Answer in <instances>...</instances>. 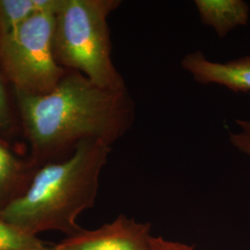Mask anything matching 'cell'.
Returning a JSON list of instances; mask_svg holds the SVG:
<instances>
[{
    "label": "cell",
    "mask_w": 250,
    "mask_h": 250,
    "mask_svg": "<svg viewBox=\"0 0 250 250\" xmlns=\"http://www.w3.org/2000/svg\"><path fill=\"white\" fill-rule=\"evenodd\" d=\"M55 12H43L0 36V62L13 89L45 95L67 72L57 62L53 49Z\"/></svg>",
    "instance_id": "4"
},
{
    "label": "cell",
    "mask_w": 250,
    "mask_h": 250,
    "mask_svg": "<svg viewBox=\"0 0 250 250\" xmlns=\"http://www.w3.org/2000/svg\"><path fill=\"white\" fill-rule=\"evenodd\" d=\"M60 3L61 0H0V36L37 14L56 12Z\"/></svg>",
    "instance_id": "9"
},
{
    "label": "cell",
    "mask_w": 250,
    "mask_h": 250,
    "mask_svg": "<svg viewBox=\"0 0 250 250\" xmlns=\"http://www.w3.org/2000/svg\"><path fill=\"white\" fill-rule=\"evenodd\" d=\"M55 245L28 234L0 218V250H55Z\"/></svg>",
    "instance_id": "11"
},
{
    "label": "cell",
    "mask_w": 250,
    "mask_h": 250,
    "mask_svg": "<svg viewBox=\"0 0 250 250\" xmlns=\"http://www.w3.org/2000/svg\"><path fill=\"white\" fill-rule=\"evenodd\" d=\"M242 153H244V154H247V155H249V156L250 157V149H246V150L242 151Z\"/></svg>",
    "instance_id": "14"
},
{
    "label": "cell",
    "mask_w": 250,
    "mask_h": 250,
    "mask_svg": "<svg viewBox=\"0 0 250 250\" xmlns=\"http://www.w3.org/2000/svg\"><path fill=\"white\" fill-rule=\"evenodd\" d=\"M21 135L14 89L0 62V138L11 143Z\"/></svg>",
    "instance_id": "10"
},
{
    "label": "cell",
    "mask_w": 250,
    "mask_h": 250,
    "mask_svg": "<svg viewBox=\"0 0 250 250\" xmlns=\"http://www.w3.org/2000/svg\"><path fill=\"white\" fill-rule=\"evenodd\" d=\"M151 250H195L192 247L179 242L168 241L161 236L152 238Z\"/></svg>",
    "instance_id": "13"
},
{
    "label": "cell",
    "mask_w": 250,
    "mask_h": 250,
    "mask_svg": "<svg viewBox=\"0 0 250 250\" xmlns=\"http://www.w3.org/2000/svg\"><path fill=\"white\" fill-rule=\"evenodd\" d=\"M110 152L106 144L88 140L69 159L39 168L26 192L0 210V218L35 236L50 230L68 236L81 232L77 218L95 204Z\"/></svg>",
    "instance_id": "2"
},
{
    "label": "cell",
    "mask_w": 250,
    "mask_h": 250,
    "mask_svg": "<svg viewBox=\"0 0 250 250\" xmlns=\"http://www.w3.org/2000/svg\"><path fill=\"white\" fill-rule=\"evenodd\" d=\"M181 66L199 84H218L234 93H250V55L216 62L208 60L203 51L197 50L187 54Z\"/></svg>",
    "instance_id": "6"
},
{
    "label": "cell",
    "mask_w": 250,
    "mask_h": 250,
    "mask_svg": "<svg viewBox=\"0 0 250 250\" xmlns=\"http://www.w3.org/2000/svg\"><path fill=\"white\" fill-rule=\"evenodd\" d=\"M151 225L120 215L96 230L77 232L55 245V250H151Z\"/></svg>",
    "instance_id": "5"
},
{
    "label": "cell",
    "mask_w": 250,
    "mask_h": 250,
    "mask_svg": "<svg viewBox=\"0 0 250 250\" xmlns=\"http://www.w3.org/2000/svg\"><path fill=\"white\" fill-rule=\"evenodd\" d=\"M14 96L29 156L39 168L69 159L84 141L111 146L131 130L136 116L127 87H101L76 71L67 70L45 95L14 90Z\"/></svg>",
    "instance_id": "1"
},
{
    "label": "cell",
    "mask_w": 250,
    "mask_h": 250,
    "mask_svg": "<svg viewBox=\"0 0 250 250\" xmlns=\"http://www.w3.org/2000/svg\"><path fill=\"white\" fill-rule=\"evenodd\" d=\"M121 0H61L55 12L54 56L66 70L83 73L101 87H127L112 61L108 16Z\"/></svg>",
    "instance_id": "3"
},
{
    "label": "cell",
    "mask_w": 250,
    "mask_h": 250,
    "mask_svg": "<svg viewBox=\"0 0 250 250\" xmlns=\"http://www.w3.org/2000/svg\"><path fill=\"white\" fill-rule=\"evenodd\" d=\"M38 169L30 156L21 157L0 138V210L26 192Z\"/></svg>",
    "instance_id": "7"
},
{
    "label": "cell",
    "mask_w": 250,
    "mask_h": 250,
    "mask_svg": "<svg viewBox=\"0 0 250 250\" xmlns=\"http://www.w3.org/2000/svg\"><path fill=\"white\" fill-rule=\"evenodd\" d=\"M236 125L240 128L239 133H229V140L239 151L250 149V121L236 120Z\"/></svg>",
    "instance_id": "12"
},
{
    "label": "cell",
    "mask_w": 250,
    "mask_h": 250,
    "mask_svg": "<svg viewBox=\"0 0 250 250\" xmlns=\"http://www.w3.org/2000/svg\"><path fill=\"white\" fill-rule=\"evenodd\" d=\"M194 3L200 21L212 28L220 38L249 23L250 7L243 0H196Z\"/></svg>",
    "instance_id": "8"
}]
</instances>
